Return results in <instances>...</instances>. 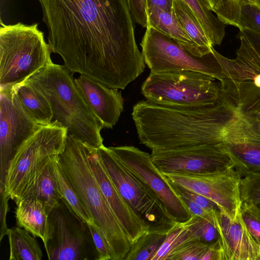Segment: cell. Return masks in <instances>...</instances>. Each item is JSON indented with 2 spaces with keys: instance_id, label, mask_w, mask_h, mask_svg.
<instances>
[{
  "instance_id": "obj_32",
  "label": "cell",
  "mask_w": 260,
  "mask_h": 260,
  "mask_svg": "<svg viewBox=\"0 0 260 260\" xmlns=\"http://www.w3.org/2000/svg\"><path fill=\"white\" fill-rule=\"evenodd\" d=\"M240 192L242 203L260 204V172L242 178Z\"/></svg>"
},
{
  "instance_id": "obj_21",
  "label": "cell",
  "mask_w": 260,
  "mask_h": 260,
  "mask_svg": "<svg viewBox=\"0 0 260 260\" xmlns=\"http://www.w3.org/2000/svg\"><path fill=\"white\" fill-rule=\"evenodd\" d=\"M242 177L260 172V139H247L222 143Z\"/></svg>"
},
{
  "instance_id": "obj_38",
  "label": "cell",
  "mask_w": 260,
  "mask_h": 260,
  "mask_svg": "<svg viewBox=\"0 0 260 260\" xmlns=\"http://www.w3.org/2000/svg\"><path fill=\"white\" fill-rule=\"evenodd\" d=\"M5 187L0 188V241L7 235L9 229L6 222V217L9 210V200Z\"/></svg>"
},
{
  "instance_id": "obj_42",
  "label": "cell",
  "mask_w": 260,
  "mask_h": 260,
  "mask_svg": "<svg viewBox=\"0 0 260 260\" xmlns=\"http://www.w3.org/2000/svg\"><path fill=\"white\" fill-rule=\"evenodd\" d=\"M208 4L209 9L214 12L219 5L220 0H206Z\"/></svg>"
},
{
  "instance_id": "obj_3",
  "label": "cell",
  "mask_w": 260,
  "mask_h": 260,
  "mask_svg": "<svg viewBox=\"0 0 260 260\" xmlns=\"http://www.w3.org/2000/svg\"><path fill=\"white\" fill-rule=\"evenodd\" d=\"M64 66L53 62L24 82L41 92L47 99L56 120L68 129V135L88 145L103 146L102 122L86 104L73 78Z\"/></svg>"
},
{
  "instance_id": "obj_18",
  "label": "cell",
  "mask_w": 260,
  "mask_h": 260,
  "mask_svg": "<svg viewBox=\"0 0 260 260\" xmlns=\"http://www.w3.org/2000/svg\"><path fill=\"white\" fill-rule=\"evenodd\" d=\"M147 27L153 28L167 36L194 55L204 56L185 32L174 12L170 13L154 8L147 10Z\"/></svg>"
},
{
  "instance_id": "obj_14",
  "label": "cell",
  "mask_w": 260,
  "mask_h": 260,
  "mask_svg": "<svg viewBox=\"0 0 260 260\" xmlns=\"http://www.w3.org/2000/svg\"><path fill=\"white\" fill-rule=\"evenodd\" d=\"M98 148L88 145V161L101 191L132 245L140 237L149 232V228L129 207L104 168Z\"/></svg>"
},
{
  "instance_id": "obj_30",
  "label": "cell",
  "mask_w": 260,
  "mask_h": 260,
  "mask_svg": "<svg viewBox=\"0 0 260 260\" xmlns=\"http://www.w3.org/2000/svg\"><path fill=\"white\" fill-rule=\"evenodd\" d=\"M210 245L200 239L191 240L173 252L168 260H203Z\"/></svg>"
},
{
  "instance_id": "obj_39",
  "label": "cell",
  "mask_w": 260,
  "mask_h": 260,
  "mask_svg": "<svg viewBox=\"0 0 260 260\" xmlns=\"http://www.w3.org/2000/svg\"><path fill=\"white\" fill-rule=\"evenodd\" d=\"M178 197L186 206L192 215H196L205 219L213 223L215 226L214 219L210 214L191 200L182 196Z\"/></svg>"
},
{
  "instance_id": "obj_34",
  "label": "cell",
  "mask_w": 260,
  "mask_h": 260,
  "mask_svg": "<svg viewBox=\"0 0 260 260\" xmlns=\"http://www.w3.org/2000/svg\"><path fill=\"white\" fill-rule=\"evenodd\" d=\"M240 29L247 28L260 34V7L247 4L241 10Z\"/></svg>"
},
{
  "instance_id": "obj_6",
  "label": "cell",
  "mask_w": 260,
  "mask_h": 260,
  "mask_svg": "<svg viewBox=\"0 0 260 260\" xmlns=\"http://www.w3.org/2000/svg\"><path fill=\"white\" fill-rule=\"evenodd\" d=\"M206 74L183 71L150 72L141 86L146 100L166 105L204 106L215 104L220 82Z\"/></svg>"
},
{
  "instance_id": "obj_44",
  "label": "cell",
  "mask_w": 260,
  "mask_h": 260,
  "mask_svg": "<svg viewBox=\"0 0 260 260\" xmlns=\"http://www.w3.org/2000/svg\"><path fill=\"white\" fill-rule=\"evenodd\" d=\"M258 205L260 206V204H259V205Z\"/></svg>"
},
{
  "instance_id": "obj_11",
  "label": "cell",
  "mask_w": 260,
  "mask_h": 260,
  "mask_svg": "<svg viewBox=\"0 0 260 260\" xmlns=\"http://www.w3.org/2000/svg\"><path fill=\"white\" fill-rule=\"evenodd\" d=\"M0 113V187H5L11 159L19 148L43 126L25 111L13 86L1 88Z\"/></svg>"
},
{
  "instance_id": "obj_26",
  "label": "cell",
  "mask_w": 260,
  "mask_h": 260,
  "mask_svg": "<svg viewBox=\"0 0 260 260\" xmlns=\"http://www.w3.org/2000/svg\"><path fill=\"white\" fill-rule=\"evenodd\" d=\"M197 216L192 215V217L188 221L177 223L166 234L164 242L152 260H167L173 252L184 243L200 239L195 231Z\"/></svg>"
},
{
  "instance_id": "obj_29",
  "label": "cell",
  "mask_w": 260,
  "mask_h": 260,
  "mask_svg": "<svg viewBox=\"0 0 260 260\" xmlns=\"http://www.w3.org/2000/svg\"><path fill=\"white\" fill-rule=\"evenodd\" d=\"M247 4H255L254 0H220L214 11L217 17L224 24L238 27L240 26V16L242 7Z\"/></svg>"
},
{
  "instance_id": "obj_4",
  "label": "cell",
  "mask_w": 260,
  "mask_h": 260,
  "mask_svg": "<svg viewBox=\"0 0 260 260\" xmlns=\"http://www.w3.org/2000/svg\"><path fill=\"white\" fill-rule=\"evenodd\" d=\"M51 52L38 23L6 25L1 20L0 87L25 81L52 62Z\"/></svg>"
},
{
  "instance_id": "obj_12",
  "label": "cell",
  "mask_w": 260,
  "mask_h": 260,
  "mask_svg": "<svg viewBox=\"0 0 260 260\" xmlns=\"http://www.w3.org/2000/svg\"><path fill=\"white\" fill-rule=\"evenodd\" d=\"M113 155L141 179L156 194L177 223L188 221L192 214L153 164L150 154L132 146L109 147Z\"/></svg>"
},
{
  "instance_id": "obj_35",
  "label": "cell",
  "mask_w": 260,
  "mask_h": 260,
  "mask_svg": "<svg viewBox=\"0 0 260 260\" xmlns=\"http://www.w3.org/2000/svg\"><path fill=\"white\" fill-rule=\"evenodd\" d=\"M96 252V260L111 259L107 243L99 228L93 222L87 223Z\"/></svg>"
},
{
  "instance_id": "obj_41",
  "label": "cell",
  "mask_w": 260,
  "mask_h": 260,
  "mask_svg": "<svg viewBox=\"0 0 260 260\" xmlns=\"http://www.w3.org/2000/svg\"><path fill=\"white\" fill-rule=\"evenodd\" d=\"M174 0H147V10L157 8L170 13H173Z\"/></svg>"
},
{
  "instance_id": "obj_27",
  "label": "cell",
  "mask_w": 260,
  "mask_h": 260,
  "mask_svg": "<svg viewBox=\"0 0 260 260\" xmlns=\"http://www.w3.org/2000/svg\"><path fill=\"white\" fill-rule=\"evenodd\" d=\"M58 156L54 160V167L57 185L61 198V200L69 209L82 221L87 223L93 222L65 176L59 162Z\"/></svg>"
},
{
  "instance_id": "obj_22",
  "label": "cell",
  "mask_w": 260,
  "mask_h": 260,
  "mask_svg": "<svg viewBox=\"0 0 260 260\" xmlns=\"http://www.w3.org/2000/svg\"><path fill=\"white\" fill-rule=\"evenodd\" d=\"M57 156L46 166L35 183L22 199L40 200L48 214L59 205L61 199L57 185L54 167V160Z\"/></svg>"
},
{
  "instance_id": "obj_10",
  "label": "cell",
  "mask_w": 260,
  "mask_h": 260,
  "mask_svg": "<svg viewBox=\"0 0 260 260\" xmlns=\"http://www.w3.org/2000/svg\"><path fill=\"white\" fill-rule=\"evenodd\" d=\"M151 159L161 174L202 175L235 167L223 144L176 150H152Z\"/></svg>"
},
{
  "instance_id": "obj_40",
  "label": "cell",
  "mask_w": 260,
  "mask_h": 260,
  "mask_svg": "<svg viewBox=\"0 0 260 260\" xmlns=\"http://www.w3.org/2000/svg\"><path fill=\"white\" fill-rule=\"evenodd\" d=\"M239 35L243 36L260 57V34L247 28L240 30Z\"/></svg>"
},
{
  "instance_id": "obj_9",
  "label": "cell",
  "mask_w": 260,
  "mask_h": 260,
  "mask_svg": "<svg viewBox=\"0 0 260 260\" xmlns=\"http://www.w3.org/2000/svg\"><path fill=\"white\" fill-rule=\"evenodd\" d=\"M44 245L49 260H96L87 223L77 217L61 200L48 214Z\"/></svg>"
},
{
  "instance_id": "obj_16",
  "label": "cell",
  "mask_w": 260,
  "mask_h": 260,
  "mask_svg": "<svg viewBox=\"0 0 260 260\" xmlns=\"http://www.w3.org/2000/svg\"><path fill=\"white\" fill-rule=\"evenodd\" d=\"M74 81L86 104L104 127L112 128L124 110L121 92L82 75Z\"/></svg>"
},
{
  "instance_id": "obj_25",
  "label": "cell",
  "mask_w": 260,
  "mask_h": 260,
  "mask_svg": "<svg viewBox=\"0 0 260 260\" xmlns=\"http://www.w3.org/2000/svg\"><path fill=\"white\" fill-rule=\"evenodd\" d=\"M192 11L212 45H220L225 35V24L209 9L206 0H182Z\"/></svg>"
},
{
  "instance_id": "obj_37",
  "label": "cell",
  "mask_w": 260,
  "mask_h": 260,
  "mask_svg": "<svg viewBox=\"0 0 260 260\" xmlns=\"http://www.w3.org/2000/svg\"><path fill=\"white\" fill-rule=\"evenodd\" d=\"M134 22L147 26V0H126Z\"/></svg>"
},
{
  "instance_id": "obj_13",
  "label": "cell",
  "mask_w": 260,
  "mask_h": 260,
  "mask_svg": "<svg viewBox=\"0 0 260 260\" xmlns=\"http://www.w3.org/2000/svg\"><path fill=\"white\" fill-rule=\"evenodd\" d=\"M161 174L165 179L212 200L232 219L240 210V184L243 177L235 167L207 174Z\"/></svg>"
},
{
  "instance_id": "obj_43",
  "label": "cell",
  "mask_w": 260,
  "mask_h": 260,
  "mask_svg": "<svg viewBox=\"0 0 260 260\" xmlns=\"http://www.w3.org/2000/svg\"><path fill=\"white\" fill-rule=\"evenodd\" d=\"M255 5L260 7V0H254Z\"/></svg>"
},
{
  "instance_id": "obj_20",
  "label": "cell",
  "mask_w": 260,
  "mask_h": 260,
  "mask_svg": "<svg viewBox=\"0 0 260 260\" xmlns=\"http://www.w3.org/2000/svg\"><path fill=\"white\" fill-rule=\"evenodd\" d=\"M13 87L22 108L33 120L41 126L52 122L53 113L51 106L41 92L25 82Z\"/></svg>"
},
{
  "instance_id": "obj_7",
  "label": "cell",
  "mask_w": 260,
  "mask_h": 260,
  "mask_svg": "<svg viewBox=\"0 0 260 260\" xmlns=\"http://www.w3.org/2000/svg\"><path fill=\"white\" fill-rule=\"evenodd\" d=\"M101 162L129 207L149 229V233L166 234L177 222L166 207L138 176L118 160L109 147L98 148Z\"/></svg>"
},
{
  "instance_id": "obj_19",
  "label": "cell",
  "mask_w": 260,
  "mask_h": 260,
  "mask_svg": "<svg viewBox=\"0 0 260 260\" xmlns=\"http://www.w3.org/2000/svg\"><path fill=\"white\" fill-rule=\"evenodd\" d=\"M15 214L17 224L35 237L45 242L48 216L43 203L39 200L24 199L16 203Z\"/></svg>"
},
{
  "instance_id": "obj_24",
  "label": "cell",
  "mask_w": 260,
  "mask_h": 260,
  "mask_svg": "<svg viewBox=\"0 0 260 260\" xmlns=\"http://www.w3.org/2000/svg\"><path fill=\"white\" fill-rule=\"evenodd\" d=\"M21 227L9 229L10 260H41V249L35 237Z\"/></svg>"
},
{
  "instance_id": "obj_31",
  "label": "cell",
  "mask_w": 260,
  "mask_h": 260,
  "mask_svg": "<svg viewBox=\"0 0 260 260\" xmlns=\"http://www.w3.org/2000/svg\"><path fill=\"white\" fill-rule=\"evenodd\" d=\"M166 180L178 196H182L193 201L210 214L213 217L215 222L217 216L221 212L220 208L215 202L176 183L168 180Z\"/></svg>"
},
{
  "instance_id": "obj_17",
  "label": "cell",
  "mask_w": 260,
  "mask_h": 260,
  "mask_svg": "<svg viewBox=\"0 0 260 260\" xmlns=\"http://www.w3.org/2000/svg\"><path fill=\"white\" fill-rule=\"evenodd\" d=\"M239 39L240 46L235 59L228 58L214 49L215 55L222 66L226 78L252 81L260 86V57L243 36L239 35Z\"/></svg>"
},
{
  "instance_id": "obj_28",
  "label": "cell",
  "mask_w": 260,
  "mask_h": 260,
  "mask_svg": "<svg viewBox=\"0 0 260 260\" xmlns=\"http://www.w3.org/2000/svg\"><path fill=\"white\" fill-rule=\"evenodd\" d=\"M166 236V234L149 232L143 235L132 244L124 260H152Z\"/></svg>"
},
{
  "instance_id": "obj_36",
  "label": "cell",
  "mask_w": 260,
  "mask_h": 260,
  "mask_svg": "<svg viewBox=\"0 0 260 260\" xmlns=\"http://www.w3.org/2000/svg\"><path fill=\"white\" fill-rule=\"evenodd\" d=\"M195 231L197 236L205 243L211 244L218 239V233L214 225L199 216L196 220Z\"/></svg>"
},
{
  "instance_id": "obj_8",
  "label": "cell",
  "mask_w": 260,
  "mask_h": 260,
  "mask_svg": "<svg viewBox=\"0 0 260 260\" xmlns=\"http://www.w3.org/2000/svg\"><path fill=\"white\" fill-rule=\"evenodd\" d=\"M140 45L144 62L150 72L190 71L208 75L219 81L226 78L213 47L209 53L198 56L149 27L146 28Z\"/></svg>"
},
{
  "instance_id": "obj_1",
  "label": "cell",
  "mask_w": 260,
  "mask_h": 260,
  "mask_svg": "<svg viewBox=\"0 0 260 260\" xmlns=\"http://www.w3.org/2000/svg\"><path fill=\"white\" fill-rule=\"evenodd\" d=\"M52 52L72 74L124 89L144 71L126 0H38Z\"/></svg>"
},
{
  "instance_id": "obj_2",
  "label": "cell",
  "mask_w": 260,
  "mask_h": 260,
  "mask_svg": "<svg viewBox=\"0 0 260 260\" xmlns=\"http://www.w3.org/2000/svg\"><path fill=\"white\" fill-rule=\"evenodd\" d=\"M88 145L68 135L58 156L61 168L83 206L100 230L112 260H124L131 244L103 194L88 161Z\"/></svg>"
},
{
  "instance_id": "obj_5",
  "label": "cell",
  "mask_w": 260,
  "mask_h": 260,
  "mask_svg": "<svg viewBox=\"0 0 260 260\" xmlns=\"http://www.w3.org/2000/svg\"><path fill=\"white\" fill-rule=\"evenodd\" d=\"M68 129L56 120L42 126L18 149L6 176V194L16 203L34 185L46 166L64 150Z\"/></svg>"
},
{
  "instance_id": "obj_33",
  "label": "cell",
  "mask_w": 260,
  "mask_h": 260,
  "mask_svg": "<svg viewBox=\"0 0 260 260\" xmlns=\"http://www.w3.org/2000/svg\"><path fill=\"white\" fill-rule=\"evenodd\" d=\"M240 213L250 234L260 245V206L242 203Z\"/></svg>"
},
{
  "instance_id": "obj_15",
  "label": "cell",
  "mask_w": 260,
  "mask_h": 260,
  "mask_svg": "<svg viewBox=\"0 0 260 260\" xmlns=\"http://www.w3.org/2000/svg\"><path fill=\"white\" fill-rule=\"evenodd\" d=\"M215 226L218 236L220 260H260V245L247 228L240 210L234 219L220 212Z\"/></svg>"
},
{
  "instance_id": "obj_23",
  "label": "cell",
  "mask_w": 260,
  "mask_h": 260,
  "mask_svg": "<svg viewBox=\"0 0 260 260\" xmlns=\"http://www.w3.org/2000/svg\"><path fill=\"white\" fill-rule=\"evenodd\" d=\"M173 11L180 24L203 55L211 52L213 46L191 10L182 0H174Z\"/></svg>"
}]
</instances>
